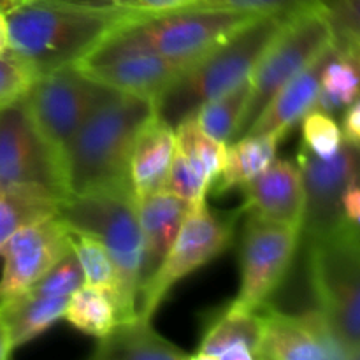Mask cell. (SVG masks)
Masks as SVG:
<instances>
[{
	"instance_id": "30bf717a",
	"label": "cell",
	"mask_w": 360,
	"mask_h": 360,
	"mask_svg": "<svg viewBox=\"0 0 360 360\" xmlns=\"http://www.w3.org/2000/svg\"><path fill=\"white\" fill-rule=\"evenodd\" d=\"M76 67L105 88L151 98L153 102L183 70L188 69L183 63L158 55L120 27L81 58Z\"/></svg>"
},
{
	"instance_id": "52a82bcc",
	"label": "cell",
	"mask_w": 360,
	"mask_h": 360,
	"mask_svg": "<svg viewBox=\"0 0 360 360\" xmlns=\"http://www.w3.org/2000/svg\"><path fill=\"white\" fill-rule=\"evenodd\" d=\"M241 213L243 207L232 213L213 211L207 197L192 202L167 255L141 288L137 315L153 319L176 283L221 255L234 239L236 224Z\"/></svg>"
},
{
	"instance_id": "277c9868",
	"label": "cell",
	"mask_w": 360,
	"mask_h": 360,
	"mask_svg": "<svg viewBox=\"0 0 360 360\" xmlns=\"http://www.w3.org/2000/svg\"><path fill=\"white\" fill-rule=\"evenodd\" d=\"M58 217L70 231L101 239L115 266L118 322L137 316L143 285V238L134 190H98L69 195L60 202Z\"/></svg>"
},
{
	"instance_id": "7402d4cb",
	"label": "cell",
	"mask_w": 360,
	"mask_h": 360,
	"mask_svg": "<svg viewBox=\"0 0 360 360\" xmlns=\"http://www.w3.org/2000/svg\"><path fill=\"white\" fill-rule=\"evenodd\" d=\"M70 297L39 294L34 288H25L0 304V316L9 333L13 350L30 343L44 334L49 327L63 320Z\"/></svg>"
},
{
	"instance_id": "d6a6232c",
	"label": "cell",
	"mask_w": 360,
	"mask_h": 360,
	"mask_svg": "<svg viewBox=\"0 0 360 360\" xmlns=\"http://www.w3.org/2000/svg\"><path fill=\"white\" fill-rule=\"evenodd\" d=\"M34 79V74L14 56L0 55V108L23 97Z\"/></svg>"
},
{
	"instance_id": "ffe728a7",
	"label": "cell",
	"mask_w": 360,
	"mask_h": 360,
	"mask_svg": "<svg viewBox=\"0 0 360 360\" xmlns=\"http://www.w3.org/2000/svg\"><path fill=\"white\" fill-rule=\"evenodd\" d=\"M333 46V44H330ZM329 46V48H330ZM329 48L301 74L294 77L290 83L285 84L266 105L259 118L253 122L245 136L253 134H274L280 139H285L287 134L294 129L308 111L316 105L320 94V74Z\"/></svg>"
},
{
	"instance_id": "5b68a950",
	"label": "cell",
	"mask_w": 360,
	"mask_h": 360,
	"mask_svg": "<svg viewBox=\"0 0 360 360\" xmlns=\"http://www.w3.org/2000/svg\"><path fill=\"white\" fill-rule=\"evenodd\" d=\"M308 239V276L319 311L354 360L360 352V229L345 221Z\"/></svg>"
},
{
	"instance_id": "9c48e42d",
	"label": "cell",
	"mask_w": 360,
	"mask_h": 360,
	"mask_svg": "<svg viewBox=\"0 0 360 360\" xmlns=\"http://www.w3.org/2000/svg\"><path fill=\"white\" fill-rule=\"evenodd\" d=\"M0 185L37 186L69 197L63 160L46 141L25 97L0 108Z\"/></svg>"
},
{
	"instance_id": "44dd1931",
	"label": "cell",
	"mask_w": 360,
	"mask_h": 360,
	"mask_svg": "<svg viewBox=\"0 0 360 360\" xmlns=\"http://www.w3.org/2000/svg\"><path fill=\"white\" fill-rule=\"evenodd\" d=\"M94 360H185L192 359L178 345L155 330L151 319L137 315L116 322L105 336L98 338Z\"/></svg>"
},
{
	"instance_id": "4dcf8cb0",
	"label": "cell",
	"mask_w": 360,
	"mask_h": 360,
	"mask_svg": "<svg viewBox=\"0 0 360 360\" xmlns=\"http://www.w3.org/2000/svg\"><path fill=\"white\" fill-rule=\"evenodd\" d=\"M313 4H319V0H195L186 7L271 16V14H292Z\"/></svg>"
},
{
	"instance_id": "7c38bea8",
	"label": "cell",
	"mask_w": 360,
	"mask_h": 360,
	"mask_svg": "<svg viewBox=\"0 0 360 360\" xmlns=\"http://www.w3.org/2000/svg\"><path fill=\"white\" fill-rule=\"evenodd\" d=\"M301 243V229L250 214L239 243V285L236 304L259 309L287 278L295 250Z\"/></svg>"
},
{
	"instance_id": "e0dca14e",
	"label": "cell",
	"mask_w": 360,
	"mask_h": 360,
	"mask_svg": "<svg viewBox=\"0 0 360 360\" xmlns=\"http://www.w3.org/2000/svg\"><path fill=\"white\" fill-rule=\"evenodd\" d=\"M266 306L250 309L232 301L218 309L207 319L199 350L190 357L200 360H259L266 329Z\"/></svg>"
},
{
	"instance_id": "484cf974",
	"label": "cell",
	"mask_w": 360,
	"mask_h": 360,
	"mask_svg": "<svg viewBox=\"0 0 360 360\" xmlns=\"http://www.w3.org/2000/svg\"><path fill=\"white\" fill-rule=\"evenodd\" d=\"M63 320L81 333L98 340L118 322L115 297L105 288L83 285L70 295Z\"/></svg>"
},
{
	"instance_id": "9a60e30c",
	"label": "cell",
	"mask_w": 360,
	"mask_h": 360,
	"mask_svg": "<svg viewBox=\"0 0 360 360\" xmlns=\"http://www.w3.org/2000/svg\"><path fill=\"white\" fill-rule=\"evenodd\" d=\"M348 360L326 316L315 309L288 315L266 306L259 360Z\"/></svg>"
},
{
	"instance_id": "d4e9b609",
	"label": "cell",
	"mask_w": 360,
	"mask_h": 360,
	"mask_svg": "<svg viewBox=\"0 0 360 360\" xmlns=\"http://www.w3.org/2000/svg\"><path fill=\"white\" fill-rule=\"evenodd\" d=\"M176 151L186 158L190 165L210 186L217 183L227 155V144L218 143L202 132L195 115L186 116L174 127Z\"/></svg>"
},
{
	"instance_id": "8fae6325",
	"label": "cell",
	"mask_w": 360,
	"mask_h": 360,
	"mask_svg": "<svg viewBox=\"0 0 360 360\" xmlns=\"http://www.w3.org/2000/svg\"><path fill=\"white\" fill-rule=\"evenodd\" d=\"M109 90L69 65L35 77L23 97L41 134L63 160L74 134Z\"/></svg>"
},
{
	"instance_id": "d6986e66",
	"label": "cell",
	"mask_w": 360,
	"mask_h": 360,
	"mask_svg": "<svg viewBox=\"0 0 360 360\" xmlns=\"http://www.w3.org/2000/svg\"><path fill=\"white\" fill-rule=\"evenodd\" d=\"M176 153L174 127L157 111L143 123L130 157V183L136 195L164 190Z\"/></svg>"
},
{
	"instance_id": "4fadbf2b",
	"label": "cell",
	"mask_w": 360,
	"mask_h": 360,
	"mask_svg": "<svg viewBox=\"0 0 360 360\" xmlns=\"http://www.w3.org/2000/svg\"><path fill=\"white\" fill-rule=\"evenodd\" d=\"M297 165L304 181L306 207L301 239L326 234L343 225V195L360 183V146L345 139L329 158H319L299 148Z\"/></svg>"
},
{
	"instance_id": "836d02e7",
	"label": "cell",
	"mask_w": 360,
	"mask_h": 360,
	"mask_svg": "<svg viewBox=\"0 0 360 360\" xmlns=\"http://www.w3.org/2000/svg\"><path fill=\"white\" fill-rule=\"evenodd\" d=\"M122 9L132 11V13L141 14H157L165 13V11L181 9V7L190 6L195 0H105Z\"/></svg>"
},
{
	"instance_id": "8d00e7d4",
	"label": "cell",
	"mask_w": 360,
	"mask_h": 360,
	"mask_svg": "<svg viewBox=\"0 0 360 360\" xmlns=\"http://www.w3.org/2000/svg\"><path fill=\"white\" fill-rule=\"evenodd\" d=\"M13 343H11L9 333H7V327L4 323L2 316H0V360H6L13 354Z\"/></svg>"
},
{
	"instance_id": "f1b7e54d",
	"label": "cell",
	"mask_w": 360,
	"mask_h": 360,
	"mask_svg": "<svg viewBox=\"0 0 360 360\" xmlns=\"http://www.w3.org/2000/svg\"><path fill=\"white\" fill-rule=\"evenodd\" d=\"M301 146L319 158L333 157L345 143L343 130L336 118L319 108H313L311 111L306 112L304 118L301 120Z\"/></svg>"
},
{
	"instance_id": "603a6c76",
	"label": "cell",
	"mask_w": 360,
	"mask_h": 360,
	"mask_svg": "<svg viewBox=\"0 0 360 360\" xmlns=\"http://www.w3.org/2000/svg\"><path fill=\"white\" fill-rule=\"evenodd\" d=\"M280 141V137L274 134H253L227 144L224 169L217 179V192L241 188L260 172L266 171L276 160Z\"/></svg>"
},
{
	"instance_id": "4316f807",
	"label": "cell",
	"mask_w": 360,
	"mask_h": 360,
	"mask_svg": "<svg viewBox=\"0 0 360 360\" xmlns=\"http://www.w3.org/2000/svg\"><path fill=\"white\" fill-rule=\"evenodd\" d=\"M250 97V79L234 90L200 105L193 115L204 134L214 141L231 144L245 116Z\"/></svg>"
},
{
	"instance_id": "f546056e",
	"label": "cell",
	"mask_w": 360,
	"mask_h": 360,
	"mask_svg": "<svg viewBox=\"0 0 360 360\" xmlns=\"http://www.w3.org/2000/svg\"><path fill=\"white\" fill-rule=\"evenodd\" d=\"M84 285L83 271L76 255L70 250L62 260L55 264L44 276L39 278L34 285L28 288H34L39 294L55 295V297H70L77 288Z\"/></svg>"
},
{
	"instance_id": "e575fe53",
	"label": "cell",
	"mask_w": 360,
	"mask_h": 360,
	"mask_svg": "<svg viewBox=\"0 0 360 360\" xmlns=\"http://www.w3.org/2000/svg\"><path fill=\"white\" fill-rule=\"evenodd\" d=\"M341 130L345 139L360 146V97L343 111Z\"/></svg>"
},
{
	"instance_id": "ba28073f",
	"label": "cell",
	"mask_w": 360,
	"mask_h": 360,
	"mask_svg": "<svg viewBox=\"0 0 360 360\" xmlns=\"http://www.w3.org/2000/svg\"><path fill=\"white\" fill-rule=\"evenodd\" d=\"M255 18L259 16L181 7L157 14L134 13L120 28L158 55L190 67Z\"/></svg>"
},
{
	"instance_id": "5bb4252c",
	"label": "cell",
	"mask_w": 360,
	"mask_h": 360,
	"mask_svg": "<svg viewBox=\"0 0 360 360\" xmlns=\"http://www.w3.org/2000/svg\"><path fill=\"white\" fill-rule=\"evenodd\" d=\"M70 250V229L58 214L20 229L0 250V304L34 285Z\"/></svg>"
},
{
	"instance_id": "8992f818",
	"label": "cell",
	"mask_w": 360,
	"mask_h": 360,
	"mask_svg": "<svg viewBox=\"0 0 360 360\" xmlns=\"http://www.w3.org/2000/svg\"><path fill=\"white\" fill-rule=\"evenodd\" d=\"M334 42V30L320 4L292 13L260 55L250 76V97L234 139L245 136L274 95L311 65Z\"/></svg>"
},
{
	"instance_id": "7a4b0ae2",
	"label": "cell",
	"mask_w": 360,
	"mask_h": 360,
	"mask_svg": "<svg viewBox=\"0 0 360 360\" xmlns=\"http://www.w3.org/2000/svg\"><path fill=\"white\" fill-rule=\"evenodd\" d=\"M153 112L151 98L109 90L91 109L63 153L69 195L132 190L130 157L134 141Z\"/></svg>"
},
{
	"instance_id": "d590c367",
	"label": "cell",
	"mask_w": 360,
	"mask_h": 360,
	"mask_svg": "<svg viewBox=\"0 0 360 360\" xmlns=\"http://www.w3.org/2000/svg\"><path fill=\"white\" fill-rule=\"evenodd\" d=\"M345 220L360 229V183H355L343 195Z\"/></svg>"
},
{
	"instance_id": "ab89813d",
	"label": "cell",
	"mask_w": 360,
	"mask_h": 360,
	"mask_svg": "<svg viewBox=\"0 0 360 360\" xmlns=\"http://www.w3.org/2000/svg\"><path fill=\"white\" fill-rule=\"evenodd\" d=\"M348 42V41H347ZM355 44H360V41H357V42H355Z\"/></svg>"
},
{
	"instance_id": "cb8c5ba5",
	"label": "cell",
	"mask_w": 360,
	"mask_h": 360,
	"mask_svg": "<svg viewBox=\"0 0 360 360\" xmlns=\"http://www.w3.org/2000/svg\"><path fill=\"white\" fill-rule=\"evenodd\" d=\"M62 199L37 186L0 185V250L25 225L58 214Z\"/></svg>"
},
{
	"instance_id": "6da1fadb",
	"label": "cell",
	"mask_w": 360,
	"mask_h": 360,
	"mask_svg": "<svg viewBox=\"0 0 360 360\" xmlns=\"http://www.w3.org/2000/svg\"><path fill=\"white\" fill-rule=\"evenodd\" d=\"M132 14L105 0H25L6 14L7 53L37 77L76 65Z\"/></svg>"
},
{
	"instance_id": "1f68e13d",
	"label": "cell",
	"mask_w": 360,
	"mask_h": 360,
	"mask_svg": "<svg viewBox=\"0 0 360 360\" xmlns=\"http://www.w3.org/2000/svg\"><path fill=\"white\" fill-rule=\"evenodd\" d=\"M336 41H360V0H319Z\"/></svg>"
},
{
	"instance_id": "2e32d148",
	"label": "cell",
	"mask_w": 360,
	"mask_h": 360,
	"mask_svg": "<svg viewBox=\"0 0 360 360\" xmlns=\"http://www.w3.org/2000/svg\"><path fill=\"white\" fill-rule=\"evenodd\" d=\"M241 192L245 197L243 213L302 227L306 192L297 164L276 158L266 171L243 185Z\"/></svg>"
},
{
	"instance_id": "74e56055",
	"label": "cell",
	"mask_w": 360,
	"mask_h": 360,
	"mask_svg": "<svg viewBox=\"0 0 360 360\" xmlns=\"http://www.w3.org/2000/svg\"><path fill=\"white\" fill-rule=\"evenodd\" d=\"M7 46H9V34H7L6 14L0 13V55L7 53Z\"/></svg>"
},
{
	"instance_id": "3957f363",
	"label": "cell",
	"mask_w": 360,
	"mask_h": 360,
	"mask_svg": "<svg viewBox=\"0 0 360 360\" xmlns=\"http://www.w3.org/2000/svg\"><path fill=\"white\" fill-rule=\"evenodd\" d=\"M290 14L259 16L183 70L155 101V111L171 127L200 105L246 83L271 39Z\"/></svg>"
},
{
	"instance_id": "83f0119b",
	"label": "cell",
	"mask_w": 360,
	"mask_h": 360,
	"mask_svg": "<svg viewBox=\"0 0 360 360\" xmlns=\"http://www.w3.org/2000/svg\"><path fill=\"white\" fill-rule=\"evenodd\" d=\"M72 252L79 262L84 276V285L88 287L105 288L115 297L116 273L112 260L101 239L79 231H70Z\"/></svg>"
},
{
	"instance_id": "f35d334b",
	"label": "cell",
	"mask_w": 360,
	"mask_h": 360,
	"mask_svg": "<svg viewBox=\"0 0 360 360\" xmlns=\"http://www.w3.org/2000/svg\"><path fill=\"white\" fill-rule=\"evenodd\" d=\"M21 2H25V0H0V13L7 14L9 11H13L14 7L20 6Z\"/></svg>"
},
{
	"instance_id": "ac0fdd59",
	"label": "cell",
	"mask_w": 360,
	"mask_h": 360,
	"mask_svg": "<svg viewBox=\"0 0 360 360\" xmlns=\"http://www.w3.org/2000/svg\"><path fill=\"white\" fill-rule=\"evenodd\" d=\"M190 206L192 202L167 190L136 195L137 218L143 238V285L153 276L167 255Z\"/></svg>"
}]
</instances>
